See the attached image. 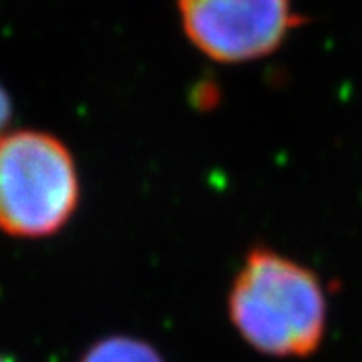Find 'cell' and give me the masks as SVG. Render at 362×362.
Returning a JSON list of instances; mask_svg holds the SVG:
<instances>
[{"mask_svg":"<svg viewBox=\"0 0 362 362\" xmlns=\"http://www.w3.org/2000/svg\"><path fill=\"white\" fill-rule=\"evenodd\" d=\"M240 337L264 354L304 358L324 332L328 304L320 278L272 247H252L228 298Z\"/></svg>","mask_w":362,"mask_h":362,"instance_id":"obj_1","label":"cell"},{"mask_svg":"<svg viewBox=\"0 0 362 362\" xmlns=\"http://www.w3.org/2000/svg\"><path fill=\"white\" fill-rule=\"evenodd\" d=\"M78 199L77 165L59 137L33 129L0 137V232L52 235L73 218Z\"/></svg>","mask_w":362,"mask_h":362,"instance_id":"obj_2","label":"cell"},{"mask_svg":"<svg viewBox=\"0 0 362 362\" xmlns=\"http://www.w3.org/2000/svg\"><path fill=\"white\" fill-rule=\"evenodd\" d=\"M177 14L185 39L223 65L276 52L300 23L292 0H177Z\"/></svg>","mask_w":362,"mask_h":362,"instance_id":"obj_3","label":"cell"},{"mask_svg":"<svg viewBox=\"0 0 362 362\" xmlns=\"http://www.w3.org/2000/svg\"><path fill=\"white\" fill-rule=\"evenodd\" d=\"M78 362H165L149 342L133 337H107L95 342Z\"/></svg>","mask_w":362,"mask_h":362,"instance_id":"obj_4","label":"cell"},{"mask_svg":"<svg viewBox=\"0 0 362 362\" xmlns=\"http://www.w3.org/2000/svg\"><path fill=\"white\" fill-rule=\"evenodd\" d=\"M11 113H13V105H11V97L6 95L4 87L0 85V133L6 127L8 119H11ZM2 137V135H0Z\"/></svg>","mask_w":362,"mask_h":362,"instance_id":"obj_5","label":"cell"},{"mask_svg":"<svg viewBox=\"0 0 362 362\" xmlns=\"http://www.w3.org/2000/svg\"><path fill=\"white\" fill-rule=\"evenodd\" d=\"M0 362H13V361H8L6 356H0Z\"/></svg>","mask_w":362,"mask_h":362,"instance_id":"obj_6","label":"cell"}]
</instances>
